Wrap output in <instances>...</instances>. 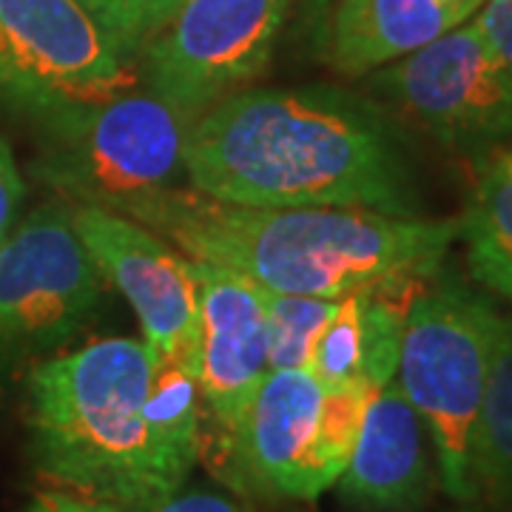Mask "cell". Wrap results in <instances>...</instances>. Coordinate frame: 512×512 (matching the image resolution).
<instances>
[{"mask_svg":"<svg viewBox=\"0 0 512 512\" xmlns=\"http://www.w3.org/2000/svg\"><path fill=\"white\" fill-rule=\"evenodd\" d=\"M74 228L134 308L146 345L200 376V291L194 262L143 222L100 205L69 202Z\"/></svg>","mask_w":512,"mask_h":512,"instance_id":"obj_12","label":"cell"},{"mask_svg":"<svg viewBox=\"0 0 512 512\" xmlns=\"http://www.w3.org/2000/svg\"><path fill=\"white\" fill-rule=\"evenodd\" d=\"M467 265L484 288L512 302V146L481 168L473 197L458 220Z\"/></svg>","mask_w":512,"mask_h":512,"instance_id":"obj_17","label":"cell"},{"mask_svg":"<svg viewBox=\"0 0 512 512\" xmlns=\"http://www.w3.org/2000/svg\"><path fill=\"white\" fill-rule=\"evenodd\" d=\"M407 288H365L345 296L265 291L268 367L379 390L396 379L404 313L413 299Z\"/></svg>","mask_w":512,"mask_h":512,"instance_id":"obj_11","label":"cell"},{"mask_svg":"<svg viewBox=\"0 0 512 512\" xmlns=\"http://www.w3.org/2000/svg\"><path fill=\"white\" fill-rule=\"evenodd\" d=\"M504 313L444 276L421 285L404 313L396 382L416 407L439 458L444 493L470 504V444Z\"/></svg>","mask_w":512,"mask_h":512,"instance_id":"obj_4","label":"cell"},{"mask_svg":"<svg viewBox=\"0 0 512 512\" xmlns=\"http://www.w3.org/2000/svg\"><path fill=\"white\" fill-rule=\"evenodd\" d=\"M23 512H123L120 507H114L109 501H100V498H89V495L80 493H52L37 495L35 501L26 507Z\"/></svg>","mask_w":512,"mask_h":512,"instance_id":"obj_22","label":"cell"},{"mask_svg":"<svg viewBox=\"0 0 512 512\" xmlns=\"http://www.w3.org/2000/svg\"><path fill=\"white\" fill-rule=\"evenodd\" d=\"M370 74L373 92L441 146L476 151L512 134V86L476 23Z\"/></svg>","mask_w":512,"mask_h":512,"instance_id":"obj_10","label":"cell"},{"mask_svg":"<svg viewBox=\"0 0 512 512\" xmlns=\"http://www.w3.org/2000/svg\"><path fill=\"white\" fill-rule=\"evenodd\" d=\"M117 214L143 222L191 259L296 296L419 285L439 274L458 239V220L365 208H251L177 185L126 202Z\"/></svg>","mask_w":512,"mask_h":512,"instance_id":"obj_2","label":"cell"},{"mask_svg":"<svg viewBox=\"0 0 512 512\" xmlns=\"http://www.w3.org/2000/svg\"><path fill=\"white\" fill-rule=\"evenodd\" d=\"M373 393L308 370H268L228 444L231 461L262 493L319 498L345 473Z\"/></svg>","mask_w":512,"mask_h":512,"instance_id":"obj_5","label":"cell"},{"mask_svg":"<svg viewBox=\"0 0 512 512\" xmlns=\"http://www.w3.org/2000/svg\"><path fill=\"white\" fill-rule=\"evenodd\" d=\"M126 512H251L239 501L228 495L214 493V490H174V493L160 495L154 501H146L140 507Z\"/></svg>","mask_w":512,"mask_h":512,"instance_id":"obj_20","label":"cell"},{"mask_svg":"<svg viewBox=\"0 0 512 512\" xmlns=\"http://www.w3.org/2000/svg\"><path fill=\"white\" fill-rule=\"evenodd\" d=\"M183 168L197 191L234 205L419 214L382 111L328 86L225 97L188 128Z\"/></svg>","mask_w":512,"mask_h":512,"instance_id":"obj_1","label":"cell"},{"mask_svg":"<svg viewBox=\"0 0 512 512\" xmlns=\"http://www.w3.org/2000/svg\"><path fill=\"white\" fill-rule=\"evenodd\" d=\"M20 200H23V180H20L12 151L6 146V140L0 137V239L9 234Z\"/></svg>","mask_w":512,"mask_h":512,"instance_id":"obj_21","label":"cell"},{"mask_svg":"<svg viewBox=\"0 0 512 512\" xmlns=\"http://www.w3.org/2000/svg\"><path fill=\"white\" fill-rule=\"evenodd\" d=\"M188 128L183 114L157 94L126 92L46 128L32 171L72 202L117 211L174 188L185 174Z\"/></svg>","mask_w":512,"mask_h":512,"instance_id":"obj_6","label":"cell"},{"mask_svg":"<svg viewBox=\"0 0 512 512\" xmlns=\"http://www.w3.org/2000/svg\"><path fill=\"white\" fill-rule=\"evenodd\" d=\"M291 0H183L151 37V94L188 123L265 72Z\"/></svg>","mask_w":512,"mask_h":512,"instance_id":"obj_8","label":"cell"},{"mask_svg":"<svg viewBox=\"0 0 512 512\" xmlns=\"http://www.w3.org/2000/svg\"><path fill=\"white\" fill-rule=\"evenodd\" d=\"M313 3H316V6H328L330 0H313Z\"/></svg>","mask_w":512,"mask_h":512,"instance_id":"obj_24","label":"cell"},{"mask_svg":"<svg viewBox=\"0 0 512 512\" xmlns=\"http://www.w3.org/2000/svg\"><path fill=\"white\" fill-rule=\"evenodd\" d=\"M470 504L512 512V319L504 316L470 444Z\"/></svg>","mask_w":512,"mask_h":512,"instance_id":"obj_16","label":"cell"},{"mask_svg":"<svg viewBox=\"0 0 512 512\" xmlns=\"http://www.w3.org/2000/svg\"><path fill=\"white\" fill-rule=\"evenodd\" d=\"M473 23L512 86V0H487Z\"/></svg>","mask_w":512,"mask_h":512,"instance_id":"obj_19","label":"cell"},{"mask_svg":"<svg viewBox=\"0 0 512 512\" xmlns=\"http://www.w3.org/2000/svg\"><path fill=\"white\" fill-rule=\"evenodd\" d=\"M183 0H80L111 43L134 60L163 29Z\"/></svg>","mask_w":512,"mask_h":512,"instance_id":"obj_18","label":"cell"},{"mask_svg":"<svg viewBox=\"0 0 512 512\" xmlns=\"http://www.w3.org/2000/svg\"><path fill=\"white\" fill-rule=\"evenodd\" d=\"M424 421L399 382L379 387L365 407L348 467L339 476L345 498L376 510H416L433 490Z\"/></svg>","mask_w":512,"mask_h":512,"instance_id":"obj_14","label":"cell"},{"mask_svg":"<svg viewBox=\"0 0 512 512\" xmlns=\"http://www.w3.org/2000/svg\"><path fill=\"white\" fill-rule=\"evenodd\" d=\"M439 3L447 9V12H450V15H453L456 23H467V20L473 18L487 0H439Z\"/></svg>","mask_w":512,"mask_h":512,"instance_id":"obj_23","label":"cell"},{"mask_svg":"<svg viewBox=\"0 0 512 512\" xmlns=\"http://www.w3.org/2000/svg\"><path fill=\"white\" fill-rule=\"evenodd\" d=\"M29 450L46 478L123 512L188 478L154 416V350L120 336L32 370Z\"/></svg>","mask_w":512,"mask_h":512,"instance_id":"obj_3","label":"cell"},{"mask_svg":"<svg viewBox=\"0 0 512 512\" xmlns=\"http://www.w3.org/2000/svg\"><path fill=\"white\" fill-rule=\"evenodd\" d=\"M194 262L200 291V402L231 444L239 421L268 376L265 288L239 271Z\"/></svg>","mask_w":512,"mask_h":512,"instance_id":"obj_13","label":"cell"},{"mask_svg":"<svg viewBox=\"0 0 512 512\" xmlns=\"http://www.w3.org/2000/svg\"><path fill=\"white\" fill-rule=\"evenodd\" d=\"M137 69L80 0H0V97L43 128L134 92Z\"/></svg>","mask_w":512,"mask_h":512,"instance_id":"obj_7","label":"cell"},{"mask_svg":"<svg viewBox=\"0 0 512 512\" xmlns=\"http://www.w3.org/2000/svg\"><path fill=\"white\" fill-rule=\"evenodd\" d=\"M103 279L69 202L35 208L0 239V345L37 353L72 339L97 311Z\"/></svg>","mask_w":512,"mask_h":512,"instance_id":"obj_9","label":"cell"},{"mask_svg":"<svg viewBox=\"0 0 512 512\" xmlns=\"http://www.w3.org/2000/svg\"><path fill=\"white\" fill-rule=\"evenodd\" d=\"M456 26L461 23L439 0H336L325 23L322 52L336 72L362 77Z\"/></svg>","mask_w":512,"mask_h":512,"instance_id":"obj_15","label":"cell"}]
</instances>
